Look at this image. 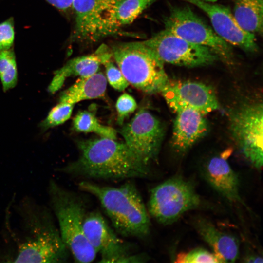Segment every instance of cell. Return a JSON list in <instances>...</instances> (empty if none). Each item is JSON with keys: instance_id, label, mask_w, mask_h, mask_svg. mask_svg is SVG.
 <instances>
[{"instance_id": "cell-20", "label": "cell", "mask_w": 263, "mask_h": 263, "mask_svg": "<svg viewBox=\"0 0 263 263\" xmlns=\"http://www.w3.org/2000/svg\"><path fill=\"white\" fill-rule=\"evenodd\" d=\"M233 15L243 29L262 35L263 0H234Z\"/></svg>"}, {"instance_id": "cell-28", "label": "cell", "mask_w": 263, "mask_h": 263, "mask_svg": "<svg viewBox=\"0 0 263 263\" xmlns=\"http://www.w3.org/2000/svg\"><path fill=\"white\" fill-rule=\"evenodd\" d=\"M15 38L12 18L0 23V50L11 48Z\"/></svg>"}, {"instance_id": "cell-15", "label": "cell", "mask_w": 263, "mask_h": 263, "mask_svg": "<svg viewBox=\"0 0 263 263\" xmlns=\"http://www.w3.org/2000/svg\"><path fill=\"white\" fill-rule=\"evenodd\" d=\"M172 145L180 153L186 152L198 140L204 137L208 130L205 115L194 109L183 107L175 111Z\"/></svg>"}, {"instance_id": "cell-31", "label": "cell", "mask_w": 263, "mask_h": 263, "mask_svg": "<svg viewBox=\"0 0 263 263\" xmlns=\"http://www.w3.org/2000/svg\"><path fill=\"white\" fill-rule=\"evenodd\" d=\"M204 0L205 1H206V2H214L215 1H218V0Z\"/></svg>"}, {"instance_id": "cell-22", "label": "cell", "mask_w": 263, "mask_h": 263, "mask_svg": "<svg viewBox=\"0 0 263 263\" xmlns=\"http://www.w3.org/2000/svg\"><path fill=\"white\" fill-rule=\"evenodd\" d=\"M155 0H117L116 18L121 27L132 23Z\"/></svg>"}, {"instance_id": "cell-17", "label": "cell", "mask_w": 263, "mask_h": 263, "mask_svg": "<svg viewBox=\"0 0 263 263\" xmlns=\"http://www.w3.org/2000/svg\"><path fill=\"white\" fill-rule=\"evenodd\" d=\"M111 50L102 45L94 53L78 56L69 60L62 67L54 73L48 91L54 93L63 85L65 79L70 76L87 77L99 71L100 66L111 60Z\"/></svg>"}, {"instance_id": "cell-27", "label": "cell", "mask_w": 263, "mask_h": 263, "mask_svg": "<svg viewBox=\"0 0 263 263\" xmlns=\"http://www.w3.org/2000/svg\"><path fill=\"white\" fill-rule=\"evenodd\" d=\"M137 103L134 98L127 93H124L118 98L116 103L117 113V123L123 124L125 119L137 108Z\"/></svg>"}, {"instance_id": "cell-24", "label": "cell", "mask_w": 263, "mask_h": 263, "mask_svg": "<svg viewBox=\"0 0 263 263\" xmlns=\"http://www.w3.org/2000/svg\"><path fill=\"white\" fill-rule=\"evenodd\" d=\"M74 106L73 104L59 102L40 123L41 128L46 130L64 123L70 118Z\"/></svg>"}, {"instance_id": "cell-9", "label": "cell", "mask_w": 263, "mask_h": 263, "mask_svg": "<svg viewBox=\"0 0 263 263\" xmlns=\"http://www.w3.org/2000/svg\"><path fill=\"white\" fill-rule=\"evenodd\" d=\"M83 229L85 236L102 263H142L149 258L132 251L131 245L120 238L102 214L93 211L87 213Z\"/></svg>"}, {"instance_id": "cell-10", "label": "cell", "mask_w": 263, "mask_h": 263, "mask_svg": "<svg viewBox=\"0 0 263 263\" xmlns=\"http://www.w3.org/2000/svg\"><path fill=\"white\" fill-rule=\"evenodd\" d=\"M232 136L244 156L255 168L263 162V107L262 103L244 104L230 115Z\"/></svg>"}, {"instance_id": "cell-25", "label": "cell", "mask_w": 263, "mask_h": 263, "mask_svg": "<svg viewBox=\"0 0 263 263\" xmlns=\"http://www.w3.org/2000/svg\"><path fill=\"white\" fill-rule=\"evenodd\" d=\"M175 262L223 263L213 252L203 248L195 249L188 253H181L177 255Z\"/></svg>"}, {"instance_id": "cell-14", "label": "cell", "mask_w": 263, "mask_h": 263, "mask_svg": "<svg viewBox=\"0 0 263 263\" xmlns=\"http://www.w3.org/2000/svg\"><path fill=\"white\" fill-rule=\"evenodd\" d=\"M160 93L174 111L187 107L206 115L219 108L212 88L201 82L169 81Z\"/></svg>"}, {"instance_id": "cell-13", "label": "cell", "mask_w": 263, "mask_h": 263, "mask_svg": "<svg viewBox=\"0 0 263 263\" xmlns=\"http://www.w3.org/2000/svg\"><path fill=\"white\" fill-rule=\"evenodd\" d=\"M181 0L196 6L206 13L214 32L230 45L237 46L248 53L258 51L255 35L241 27L228 7L202 0Z\"/></svg>"}, {"instance_id": "cell-23", "label": "cell", "mask_w": 263, "mask_h": 263, "mask_svg": "<svg viewBox=\"0 0 263 263\" xmlns=\"http://www.w3.org/2000/svg\"><path fill=\"white\" fill-rule=\"evenodd\" d=\"M0 79L4 92L14 88L17 83L16 56L11 48L0 50Z\"/></svg>"}, {"instance_id": "cell-4", "label": "cell", "mask_w": 263, "mask_h": 263, "mask_svg": "<svg viewBox=\"0 0 263 263\" xmlns=\"http://www.w3.org/2000/svg\"><path fill=\"white\" fill-rule=\"evenodd\" d=\"M48 206L55 218L62 239L75 262L89 263L97 253L88 241L83 224L87 205L79 194L50 179L47 187Z\"/></svg>"}, {"instance_id": "cell-11", "label": "cell", "mask_w": 263, "mask_h": 263, "mask_svg": "<svg viewBox=\"0 0 263 263\" xmlns=\"http://www.w3.org/2000/svg\"><path fill=\"white\" fill-rule=\"evenodd\" d=\"M143 42L164 63L192 68L219 60L210 49L188 41L165 28Z\"/></svg>"}, {"instance_id": "cell-6", "label": "cell", "mask_w": 263, "mask_h": 263, "mask_svg": "<svg viewBox=\"0 0 263 263\" xmlns=\"http://www.w3.org/2000/svg\"><path fill=\"white\" fill-rule=\"evenodd\" d=\"M202 204L193 183L175 176L152 188L147 208L150 216L167 225L187 211L200 207Z\"/></svg>"}, {"instance_id": "cell-8", "label": "cell", "mask_w": 263, "mask_h": 263, "mask_svg": "<svg viewBox=\"0 0 263 263\" xmlns=\"http://www.w3.org/2000/svg\"><path fill=\"white\" fill-rule=\"evenodd\" d=\"M117 0H73L75 13L74 37L80 42L92 43L119 33L116 18Z\"/></svg>"}, {"instance_id": "cell-26", "label": "cell", "mask_w": 263, "mask_h": 263, "mask_svg": "<svg viewBox=\"0 0 263 263\" xmlns=\"http://www.w3.org/2000/svg\"><path fill=\"white\" fill-rule=\"evenodd\" d=\"M106 69L107 81L116 90L124 91L129 85L120 69L111 61H107L104 64Z\"/></svg>"}, {"instance_id": "cell-3", "label": "cell", "mask_w": 263, "mask_h": 263, "mask_svg": "<svg viewBox=\"0 0 263 263\" xmlns=\"http://www.w3.org/2000/svg\"><path fill=\"white\" fill-rule=\"evenodd\" d=\"M78 187L98 200L119 234L138 239L149 236L151 225L150 215L133 183L128 182L113 187L83 181L79 183Z\"/></svg>"}, {"instance_id": "cell-29", "label": "cell", "mask_w": 263, "mask_h": 263, "mask_svg": "<svg viewBox=\"0 0 263 263\" xmlns=\"http://www.w3.org/2000/svg\"><path fill=\"white\" fill-rule=\"evenodd\" d=\"M52 6L62 12H68L72 9L73 0H46Z\"/></svg>"}, {"instance_id": "cell-2", "label": "cell", "mask_w": 263, "mask_h": 263, "mask_svg": "<svg viewBox=\"0 0 263 263\" xmlns=\"http://www.w3.org/2000/svg\"><path fill=\"white\" fill-rule=\"evenodd\" d=\"M77 160L56 171L76 177L91 179L124 180L144 178L150 174V165L125 143L101 137L77 142Z\"/></svg>"}, {"instance_id": "cell-16", "label": "cell", "mask_w": 263, "mask_h": 263, "mask_svg": "<svg viewBox=\"0 0 263 263\" xmlns=\"http://www.w3.org/2000/svg\"><path fill=\"white\" fill-rule=\"evenodd\" d=\"M225 154L214 156L209 160L205 168V177L212 188L228 201L248 208L240 194L238 177L227 162L228 156Z\"/></svg>"}, {"instance_id": "cell-19", "label": "cell", "mask_w": 263, "mask_h": 263, "mask_svg": "<svg viewBox=\"0 0 263 263\" xmlns=\"http://www.w3.org/2000/svg\"><path fill=\"white\" fill-rule=\"evenodd\" d=\"M107 81L104 75L99 71L91 76L80 77L61 93L59 102L75 105L82 100L102 97L106 92Z\"/></svg>"}, {"instance_id": "cell-1", "label": "cell", "mask_w": 263, "mask_h": 263, "mask_svg": "<svg viewBox=\"0 0 263 263\" xmlns=\"http://www.w3.org/2000/svg\"><path fill=\"white\" fill-rule=\"evenodd\" d=\"M4 262L65 263L70 253L49 207L25 196L13 199L5 219Z\"/></svg>"}, {"instance_id": "cell-21", "label": "cell", "mask_w": 263, "mask_h": 263, "mask_svg": "<svg viewBox=\"0 0 263 263\" xmlns=\"http://www.w3.org/2000/svg\"><path fill=\"white\" fill-rule=\"evenodd\" d=\"M74 129L78 132H94L101 137L115 140L116 131L113 128L101 124L92 113L79 112L73 120Z\"/></svg>"}, {"instance_id": "cell-12", "label": "cell", "mask_w": 263, "mask_h": 263, "mask_svg": "<svg viewBox=\"0 0 263 263\" xmlns=\"http://www.w3.org/2000/svg\"><path fill=\"white\" fill-rule=\"evenodd\" d=\"M119 132L126 145L146 163L156 161L164 135L162 123L151 113L142 109Z\"/></svg>"}, {"instance_id": "cell-30", "label": "cell", "mask_w": 263, "mask_h": 263, "mask_svg": "<svg viewBox=\"0 0 263 263\" xmlns=\"http://www.w3.org/2000/svg\"><path fill=\"white\" fill-rule=\"evenodd\" d=\"M244 262L247 263H263V258L257 255H249L245 257Z\"/></svg>"}, {"instance_id": "cell-5", "label": "cell", "mask_w": 263, "mask_h": 263, "mask_svg": "<svg viewBox=\"0 0 263 263\" xmlns=\"http://www.w3.org/2000/svg\"><path fill=\"white\" fill-rule=\"evenodd\" d=\"M129 84L148 94L160 93L169 82L164 62L143 41L121 43L111 49Z\"/></svg>"}, {"instance_id": "cell-18", "label": "cell", "mask_w": 263, "mask_h": 263, "mask_svg": "<svg viewBox=\"0 0 263 263\" xmlns=\"http://www.w3.org/2000/svg\"><path fill=\"white\" fill-rule=\"evenodd\" d=\"M194 225L199 234L223 263L234 262L236 260L239 256V245L234 236L220 230L203 218H197Z\"/></svg>"}, {"instance_id": "cell-7", "label": "cell", "mask_w": 263, "mask_h": 263, "mask_svg": "<svg viewBox=\"0 0 263 263\" xmlns=\"http://www.w3.org/2000/svg\"><path fill=\"white\" fill-rule=\"evenodd\" d=\"M165 28L188 41L212 50L219 60L231 65V46L204 22L188 6H173L164 20Z\"/></svg>"}]
</instances>
